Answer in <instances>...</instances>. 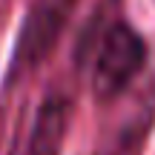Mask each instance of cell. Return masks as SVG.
<instances>
[{
  "mask_svg": "<svg viewBox=\"0 0 155 155\" xmlns=\"http://www.w3.org/2000/svg\"><path fill=\"white\" fill-rule=\"evenodd\" d=\"M147 43L127 20H112L101 32L92 55V95L101 104L121 101L144 72Z\"/></svg>",
  "mask_w": 155,
  "mask_h": 155,
  "instance_id": "6da1fadb",
  "label": "cell"
},
{
  "mask_svg": "<svg viewBox=\"0 0 155 155\" xmlns=\"http://www.w3.org/2000/svg\"><path fill=\"white\" fill-rule=\"evenodd\" d=\"M78 3L81 0H32L29 3L20 32H17V40H15L12 61H9V75H6L9 83L29 78L52 55L63 29L72 20Z\"/></svg>",
  "mask_w": 155,
  "mask_h": 155,
  "instance_id": "7a4b0ae2",
  "label": "cell"
},
{
  "mask_svg": "<svg viewBox=\"0 0 155 155\" xmlns=\"http://www.w3.org/2000/svg\"><path fill=\"white\" fill-rule=\"evenodd\" d=\"M155 127V83L127 95L124 106L104 121L89 155H144Z\"/></svg>",
  "mask_w": 155,
  "mask_h": 155,
  "instance_id": "3957f363",
  "label": "cell"
},
{
  "mask_svg": "<svg viewBox=\"0 0 155 155\" xmlns=\"http://www.w3.org/2000/svg\"><path fill=\"white\" fill-rule=\"evenodd\" d=\"M72 118V98L61 89L43 95L35 115L15 138L9 155H61Z\"/></svg>",
  "mask_w": 155,
  "mask_h": 155,
  "instance_id": "277c9868",
  "label": "cell"
}]
</instances>
